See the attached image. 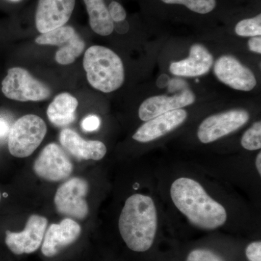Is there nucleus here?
I'll return each instance as SVG.
<instances>
[{"mask_svg":"<svg viewBox=\"0 0 261 261\" xmlns=\"http://www.w3.org/2000/svg\"><path fill=\"white\" fill-rule=\"evenodd\" d=\"M250 119L248 112L233 109L206 118L199 126L197 137L202 143L209 144L232 133Z\"/></svg>","mask_w":261,"mask_h":261,"instance_id":"nucleus-7","label":"nucleus"},{"mask_svg":"<svg viewBox=\"0 0 261 261\" xmlns=\"http://www.w3.org/2000/svg\"><path fill=\"white\" fill-rule=\"evenodd\" d=\"M241 145L247 150H258L261 148V123L257 121L245 132L241 139Z\"/></svg>","mask_w":261,"mask_h":261,"instance_id":"nucleus-23","label":"nucleus"},{"mask_svg":"<svg viewBox=\"0 0 261 261\" xmlns=\"http://www.w3.org/2000/svg\"><path fill=\"white\" fill-rule=\"evenodd\" d=\"M171 200L182 214L197 227L214 230L227 221L226 208L214 200L198 181L178 178L171 185Z\"/></svg>","mask_w":261,"mask_h":261,"instance_id":"nucleus-1","label":"nucleus"},{"mask_svg":"<svg viewBox=\"0 0 261 261\" xmlns=\"http://www.w3.org/2000/svg\"><path fill=\"white\" fill-rule=\"evenodd\" d=\"M62 146L70 154L79 160L100 161L107 153V147L97 140H85L75 130L64 128L60 134Z\"/></svg>","mask_w":261,"mask_h":261,"instance_id":"nucleus-15","label":"nucleus"},{"mask_svg":"<svg viewBox=\"0 0 261 261\" xmlns=\"http://www.w3.org/2000/svg\"><path fill=\"white\" fill-rule=\"evenodd\" d=\"M187 261H224L219 255L211 250L206 249H197L192 250L188 257Z\"/></svg>","mask_w":261,"mask_h":261,"instance_id":"nucleus-24","label":"nucleus"},{"mask_svg":"<svg viewBox=\"0 0 261 261\" xmlns=\"http://www.w3.org/2000/svg\"><path fill=\"white\" fill-rule=\"evenodd\" d=\"M47 132L45 122L37 115H25L18 118L8 135L10 153L18 159L29 157L41 145Z\"/></svg>","mask_w":261,"mask_h":261,"instance_id":"nucleus-4","label":"nucleus"},{"mask_svg":"<svg viewBox=\"0 0 261 261\" xmlns=\"http://www.w3.org/2000/svg\"><path fill=\"white\" fill-rule=\"evenodd\" d=\"M75 0H39L35 14L38 32L44 34L63 27L70 20Z\"/></svg>","mask_w":261,"mask_h":261,"instance_id":"nucleus-11","label":"nucleus"},{"mask_svg":"<svg viewBox=\"0 0 261 261\" xmlns=\"http://www.w3.org/2000/svg\"><path fill=\"white\" fill-rule=\"evenodd\" d=\"M255 166H256L257 172L261 176V152L257 154L256 161H255Z\"/></svg>","mask_w":261,"mask_h":261,"instance_id":"nucleus-31","label":"nucleus"},{"mask_svg":"<svg viewBox=\"0 0 261 261\" xmlns=\"http://www.w3.org/2000/svg\"><path fill=\"white\" fill-rule=\"evenodd\" d=\"M120 233L127 247L145 252L153 245L158 228V214L152 197L135 194L125 202L118 219Z\"/></svg>","mask_w":261,"mask_h":261,"instance_id":"nucleus-2","label":"nucleus"},{"mask_svg":"<svg viewBox=\"0 0 261 261\" xmlns=\"http://www.w3.org/2000/svg\"><path fill=\"white\" fill-rule=\"evenodd\" d=\"M81 232L80 225L70 218L63 219L60 224H51L43 239V255L48 257L56 256L65 247L75 243Z\"/></svg>","mask_w":261,"mask_h":261,"instance_id":"nucleus-12","label":"nucleus"},{"mask_svg":"<svg viewBox=\"0 0 261 261\" xmlns=\"http://www.w3.org/2000/svg\"><path fill=\"white\" fill-rule=\"evenodd\" d=\"M2 92L8 99L19 102H39L51 96L49 87L20 67L8 70L2 82Z\"/></svg>","mask_w":261,"mask_h":261,"instance_id":"nucleus-5","label":"nucleus"},{"mask_svg":"<svg viewBox=\"0 0 261 261\" xmlns=\"http://www.w3.org/2000/svg\"><path fill=\"white\" fill-rule=\"evenodd\" d=\"M47 222V219L44 216L32 215L23 231L5 232V245L15 255L31 254L37 251L42 245Z\"/></svg>","mask_w":261,"mask_h":261,"instance_id":"nucleus-9","label":"nucleus"},{"mask_svg":"<svg viewBox=\"0 0 261 261\" xmlns=\"http://www.w3.org/2000/svg\"><path fill=\"white\" fill-rule=\"evenodd\" d=\"M8 1L12 2V3H18V2L21 1V0H8Z\"/></svg>","mask_w":261,"mask_h":261,"instance_id":"nucleus-32","label":"nucleus"},{"mask_svg":"<svg viewBox=\"0 0 261 261\" xmlns=\"http://www.w3.org/2000/svg\"><path fill=\"white\" fill-rule=\"evenodd\" d=\"M235 32L240 37H260L261 15L239 22L235 27Z\"/></svg>","mask_w":261,"mask_h":261,"instance_id":"nucleus-22","label":"nucleus"},{"mask_svg":"<svg viewBox=\"0 0 261 261\" xmlns=\"http://www.w3.org/2000/svg\"><path fill=\"white\" fill-rule=\"evenodd\" d=\"M76 34L73 27L65 25L41 34L35 39V42L41 45L58 46L61 47L69 42Z\"/></svg>","mask_w":261,"mask_h":261,"instance_id":"nucleus-20","label":"nucleus"},{"mask_svg":"<svg viewBox=\"0 0 261 261\" xmlns=\"http://www.w3.org/2000/svg\"><path fill=\"white\" fill-rule=\"evenodd\" d=\"M187 116L185 110L178 109L154 117L142 124L132 137L141 143L152 142L176 129L185 122Z\"/></svg>","mask_w":261,"mask_h":261,"instance_id":"nucleus-14","label":"nucleus"},{"mask_svg":"<svg viewBox=\"0 0 261 261\" xmlns=\"http://www.w3.org/2000/svg\"><path fill=\"white\" fill-rule=\"evenodd\" d=\"M185 84H187L186 82H184L183 80H176L173 79L172 80H170L168 82V89L169 92H173L176 90L183 89V90L187 89V87H185Z\"/></svg>","mask_w":261,"mask_h":261,"instance_id":"nucleus-29","label":"nucleus"},{"mask_svg":"<svg viewBox=\"0 0 261 261\" xmlns=\"http://www.w3.org/2000/svg\"><path fill=\"white\" fill-rule=\"evenodd\" d=\"M247 258L250 261H261L260 241L249 244L245 250Z\"/></svg>","mask_w":261,"mask_h":261,"instance_id":"nucleus-27","label":"nucleus"},{"mask_svg":"<svg viewBox=\"0 0 261 261\" xmlns=\"http://www.w3.org/2000/svg\"><path fill=\"white\" fill-rule=\"evenodd\" d=\"M89 191L86 180L73 177L63 183L57 190L54 202L59 214L82 220L89 214V206L85 200Z\"/></svg>","mask_w":261,"mask_h":261,"instance_id":"nucleus-6","label":"nucleus"},{"mask_svg":"<svg viewBox=\"0 0 261 261\" xmlns=\"http://www.w3.org/2000/svg\"><path fill=\"white\" fill-rule=\"evenodd\" d=\"M9 123L3 118H0V137H5L9 135L10 130Z\"/></svg>","mask_w":261,"mask_h":261,"instance_id":"nucleus-30","label":"nucleus"},{"mask_svg":"<svg viewBox=\"0 0 261 261\" xmlns=\"http://www.w3.org/2000/svg\"><path fill=\"white\" fill-rule=\"evenodd\" d=\"M78 106V100L72 94L68 92L58 94L48 106V119L57 127L68 126L75 121Z\"/></svg>","mask_w":261,"mask_h":261,"instance_id":"nucleus-17","label":"nucleus"},{"mask_svg":"<svg viewBox=\"0 0 261 261\" xmlns=\"http://www.w3.org/2000/svg\"><path fill=\"white\" fill-rule=\"evenodd\" d=\"M85 49V42L78 34L65 45L57 51L56 61L58 64L70 65L83 53Z\"/></svg>","mask_w":261,"mask_h":261,"instance_id":"nucleus-19","label":"nucleus"},{"mask_svg":"<svg viewBox=\"0 0 261 261\" xmlns=\"http://www.w3.org/2000/svg\"><path fill=\"white\" fill-rule=\"evenodd\" d=\"M108 12L113 22L120 23L126 18V12L123 7L118 2L113 1L108 7Z\"/></svg>","mask_w":261,"mask_h":261,"instance_id":"nucleus-25","label":"nucleus"},{"mask_svg":"<svg viewBox=\"0 0 261 261\" xmlns=\"http://www.w3.org/2000/svg\"><path fill=\"white\" fill-rule=\"evenodd\" d=\"M248 47L250 51L260 54L261 37H253L250 38L248 40Z\"/></svg>","mask_w":261,"mask_h":261,"instance_id":"nucleus-28","label":"nucleus"},{"mask_svg":"<svg viewBox=\"0 0 261 261\" xmlns=\"http://www.w3.org/2000/svg\"><path fill=\"white\" fill-rule=\"evenodd\" d=\"M195 102V94L188 89L173 96H154L147 98L141 104L139 117L142 121H147L169 111L191 106Z\"/></svg>","mask_w":261,"mask_h":261,"instance_id":"nucleus-13","label":"nucleus"},{"mask_svg":"<svg viewBox=\"0 0 261 261\" xmlns=\"http://www.w3.org/2000/svg\"><path fill=\"white\" fill-rule=\"evenodd\" d=\"M83 66L89 84L103 93L121 88L125 80L123 61L115 51L94 45L84 53Z\"/></svg>","mask_w":261,"mask_h":261,"instance_id":"nucleus-3","label":"nucleus"},{"mask_svg":"<svg viewBox=\"0 0 261 261\" xmlns=\"http://www.w3.org/2000/svg\"><path fill=\"white\" fill-rule=\"evenodd\" d=\"M1 197H2L1 193H0V201H1Z\"/></svg>","mask_w":261,"mask_h":261,"instance_id":"nucleus-33","label":"nucleus"},{"mask_svg":"<svg viewBox=\"0 0 261 261\" xmlns=\"http://www.w3.org/2000/svg\"><path fill=\"white\" fill-rule=\"evenodd\" d=\"M166 4L182 5L189 10L199 13L207 14L216 8V0H161Z\"/></svg>","mask_w":261,"mask_h":261,"instance_id":"nucleus-21","label":"nucleus"},{"mask_svg":"<svg viewBox=\"0 0 261 261\" xmlns=\"http://www.w3.org/2000/svg\"><path fill=\"white\" fill-rule=\"evenodd\" d=\"M84 2L92 31L102 37L112 34L115 25L104 0H84Z\"/></svg>","mask_w":261,"mask_h":261,"instance_id":"nucleus-18","label":"nucleus"},{"mask_svg":"<svg viewBox=\"0 0 261 261\" xmlns=\"http://www.w3.org/2000/svg\"><path fill=\"white\" fill-rule=\"evenodd\" d=\"M73 163L63 149L56 143L44 147L34 164V171L39 177L47 181L67 179L73 173Z\"/></svg>","mask_w":261,"mask_h":261,"instance_id":"nucleus-8","label":"nucleus"},{"mask_svg":"<svg viewBox=\"0 0 261 261\" xmlns=\"http://www.w3.org/2000/svg\"><path fill=\"white\" fill-rule=\"evenodd\" d=\"M214 64V57L205 46L195 44L190 48L187 59L173 62L169 69L177 76L197 77L206 74Z\"/></svg>","mask_w":261,"mask_h":261,"instance_id":"nucleus-16","label":"nucleus"},{"mask_svg":"<svg viewBox=\"0 0 261 261\" xmlns=\"http://www.w3.org/2000/svg\"><path fill=\"white\" fill-rule=\"evenodd\" d=\"M101 125L100 118L95 115L85 117L82 122V128L84 132H95Z\"/></svg>","mask_w":261,"mask_h":261,"instance_id":"nucleus-26","label":"nucleus"},{"mask_svg":"<svg viewBox=\"0 0 261 261\" xmlns=\"http://www.w3.org/2000/svg\"><path fill=\"white\" fill-rule=\"evenodd\" d=\"M214 71L220 82L236 90L250 92L257 84L253 72L231 56L220 57Z\"/></svg>","mask_w":261,"mask_h":261,"instance_id":"nucleus-10","label":"nucleus"}]
</instances>
